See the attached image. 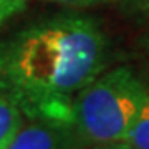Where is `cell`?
I'll use <instances>...</instances> for the list:
<instances>
[{
	"mask_svg": "<svg viewBox=\"0 0 149 149\" xmlns=\"http://www.w3.org/2000/svg\"><path fill=\"white\" fill-rule=\"evenodd\" d=\"M148 86L131 68L103 71L78 93L71 108L70 131L91 144L121 141L133 126Z\"/></svg>",
	"mask_w": 149,
	"mask_h": 149,
	"instance_id": "obj_2",
	"label": "cell"
},
{
	"mask_svg": "<svg viewBox=\"0 0 149 149\" xmlns=\"http://www.w3.org/2000/svg\"><path fill=\"white\" fill-rule=\"evenodd\" d=\"M123 141H126L136 149H149V93L133 126L129 128Z\"/></svg>",
	"mask_w": 149,
	"mask_h": 149,
	"instance_id": "obj_5",
	"label": "cell"
},
{
	"mask_svg": "<svg viewBox=\"0 0 149 149\" xmlns=\"http://www.w3.org/2000/svg\"><path fill=\"white\" fill-rule=\"evenodd\" d=\"M28 5V0H0V28L7 22L23 12Z\"/></svg>",
	"mask_w": 149,
	"mask_h": 149,
	"instance_id": "obj_6",
	"label": "cell"
},
{
	"mask_svg": "<svg viewBox=\"0 0 149 149\" xmlns=\"http://www.w3.org/2000/svg\"><path fill=\"white\" fill-rule=\"evenodd\" d=\"M25 114L7 96L0 95V149H5L25 123Z\"/></svg>",
	"mask_w": 149,
	"mask_h": 149,
	"instance_id": "obj_4",
	"label": "cell"
},
{
	"mask_svg": "<svg viewBox=\"0 0 149 149\" xmlns=\"http://www.w3.org/2000/svg\"><path fill=\"white\" fill-rule=\"evenodd\" d=\"M108 63V40L93 18L58 15L0 43V95L40 119L70 129L76 96Z\"/></svg>",
	"mask_w": 149,
	"mask_h": 149,
	"instance_id": "obj_1",
	"label": "cell"
},
{
	"mask_svg": "<svg viewBox=\"0 0 149 149\" xmlns=\"http://www.w3.org/2000/svg\"><path fill=\"white\" fill-rule=\"evenodd\" d=\"M134 3H136V7L149 18V0H134Z\"/></svg>",
	"mask_w": 149,
	"mask_h": 149,
	"instance_id": "obj_9",
	"label": "cell"
},
{
	"mask_svg": "<svg viewBox=\"0 0 149 149\" xmlns=\"http://www.w3.org/2000/svg\"><path fill=\"white\" fill-rule=\"evenodd\" d=\"M47 2H55V3H61V5H68V7H78V8H86V7L106 3L109 0H47Z\"/></svg>",
	"mask_w": 149,
	"mask_h": 149,
	"instance_id": "obj_7",
	"label": "cell"
},
{
	"mask_svg": "<svg viewBox=\"0 0 149 149\" xmlns=\"http://www.w3.org/2000/svg\"><path fill=\"white\" fill-rule=\"evenodd\" d=\"M70 129L40 119L23 123L5 149H65Z\"/></svg>",
	"mask_w": 149,
	"mask_h": 149,
	"instance_id": "obj_3",
	"label": "cell"
},
{
	"mask_svg": "<svg viewBox=\"0 0 149 149\" xmlns=\"http://www.w3.org/2000/svg\"><path fill=\"white\" fill-rule=\"evenodd\" d=\"M91 149H136L126 141H111V143H101V144H93Z\"/></svg>",
	"mask_w": 149,
	"mask_h": 149,
	"instance_id": "obj_8",
	"label": "cell"
}]
</instances>
